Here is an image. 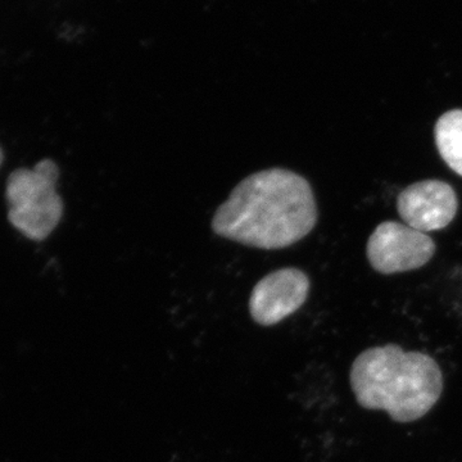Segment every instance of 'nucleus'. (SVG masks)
<instances>
[{"label": "nucleus", "instance_id": "f257e3e1", "mask_svg": "<svg viewBox=\"0 0 462 462\" xmlns=\"http://www.w3.org/2000/svg\"><path fill=\"white\" fill-rule=\"evenodd\" d=\"M318 208L311 185L291 170L273 167L252 173L216 209V236L247 247L282 249L314 229Z\"/></svg>", "mask_w": 462, "mask_h": 462}, {"label": "nucleus", "instance_id": "f03ea898", "mask_svg": "<svg viewBox=\"0 0 462 462\" xmlns=\"http://www.w3.org/2000/svg\"><path fill=\"white\" fill-rule=\"evenodd\" d=\"M349 383L361 407L385 411L397 422L419 420L443 392L437 361L421 352H404L397 345L373 346L358 355Z\"/></svg>", "mask_w": 462, "mask_h": 462}, {"label": "nucleus", "instance_id": "7ed1b4c3", "mask_svg": "<svg viewBox=\"0 0 462 462\" xmlns=\"http://www.w3.org/2000/svg\"><path fill=\"white\" fill-rule=\"evenodd\" d=\"M58 178L60 169L50 158L32 170L17 169L9 175V223L33 242L47 239L62 220L65 206L56 190Z\"/></svg>", "mask_w": 462, "mask_h": 462}, {"label": "nucleus", "instance_id": "20e7f679", "mask_svg": "<svg viewBox=\"0 0 462 462\" xmlns=\"http://www.w3.org/2000/svg\"><path fill=\"white\" fill-rule=\"evenodd\" d=\"M434 252L436 245L428 234L394 221L380 224L367 242L369 263L384 275L420 269Z\"/></svg>", "mask_w": 462, "mask_h": 462}, {"label": "nucleus", "instance_id": "39448f33", "mask_svg": "<svg viewBox=\"0 0 462 462\" xmlns=\"http://www.w3.org/2000/svg\"><path fill=\"white\" fill-rule=\"evenodd\" d=\"M310 279L294 267L276 270L257 282L249 298L252 319L263 327H272L293 315L306 302Z\"/></svg>", "mask_w": 462, "mask_h": 462}, {"label": "nucleus", "instance_id": "423d86ee", "mask_svg": "<svg viewBox=\"0 0 462 462\" xmlns=\"http://www.w3.org/2000/svg\"><path fill=\"white\" fill-rule=\"evenodd\" d=\"M458 200L451 185L440 180H424L401 191L397 209L407 226L430 233L445 229L457 214Z\"/></svg>", "mask_w": 462, "mask_h": 462}, {"label": "nucleus", "instance_id": "0eeeda50", "mask_svg": "<svg viewBox=\"0 0 462 462\" xmlns=\"http://www.w3.org/2000/svg\"><path fill=\"white\" fill-rule=\"evenodd\" d=\"M434 136L440 157L449 169L462 176V109H454L440 116Z\"/></svg>", "mask_w": 462, "mask_h": 462}, {"label": "nucleus", "instance_id": "6e6552de", "mask_svg": "<svg viewBox=\"0 0 462 462\" xmlns=\"http://www.w3.org/2000/svg\"><path fill=\"white\" fill-rule=\"evenodd\" d=\"M3 160H5V154H3L2 148H0V166H2Z\"/></svg>", "mask_w": 462, "mask_h": 462}]
</instances>
